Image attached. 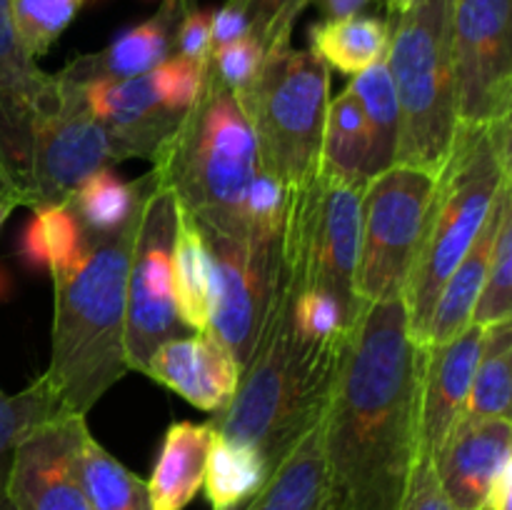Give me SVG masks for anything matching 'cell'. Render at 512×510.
<instances>
[{
  "label": "cell",
  "instance_id": "obj_38",
  "mask_svg": "<svg viewBox=\"0 0 512 510\" xmlns=\"http://www.w3.org/2000/svg\"><path fill=\"white\" fill-rule=\"evenodd\" d=\"M398 510H458L453 500L445 495L430 458L418 455L413 470H410L408 483H405Z\"/></svg>",
  "mask_w": 512,
  "mask_h": 510
},
{
  "label": "cell",
  "instance_id": "obj_7",
  "mask_svg": "<svg viewBox=\"0 0 512 510\" xmlns=\"http://www.w3.org/2000/svg\"><path fill=\"white\" fill-rule=\"evenodd\" d=\"M438 175L400 165L373 175L360 198V243L353 275L358 303L403 298L428 223Z\"/></svg>",
  "mask_w": 512,
  "mask_h": 510
},
{
  "label": "cell",
  "instance_id": "obj_25",
  "mask_svg": "<svg viewBox=\"0 0 512 510\" xmlns=\"http://www.w3.org/2000/svg\"><path fill=\"white\" fill-rule=\"evenodd\" d=\"M153 185V173L143 175L135 183H125L113 173V168H100L73 190L68 203L78 215L85 238H95L113 233L133 220Z\"/></svg>",
  "mask_w": 512,
  "mask_h": 510
},
{
  "label": "cell",
  "instance_id": "obj_11",
  "mask_svg": "<svg viewBox=\"0 0 512 510\" xmlns=\"http://www.w3.org/2000/svg\"><path fill=\"white\" fill-rule=\"evenodd\" d=\"M198 230L210 268L208 330L230 350L243 370L263 323L280 243L275 248H258L238 230H223L208 223H198Z\"/></svg>",
  "mask_w": 512,
  "mask_h": 510
},
{
  "label": "cell",
  "instance_id": "obj_5",
  "mask_svg": "<svg viewBox=\"0 0 512 510\" xmlns=\"http://www.w3.org/2000/svg\"><path fill=\"white\" fill-rule=\"evenodd\" d=\"M455 0H410L390 25L385 65L400 110L398 163L438 175L458 128Z\"/></svg>",
  "mask_w": 512,
  "mask_h": 510
},
{
  "label": "cell",
  "instance_id": "obj_12",
  "mask_svg": "<svg viewBox=\"0 0 512 510\" xmlns=\"http://www.w3.org/2000/svg\"><path fill=\"white\" fill-rule=\"evenodd\" d=\"M512 0H455L453 70L458 123H495L512 108Z\"/></svg>",
  "mask_w": 512,
  "mask_h": 510
},
{
  "label": "cell",
  "instance_id": "obj_44",
  "mask_svg": "<svg viewBox=\"0 0 512 510\" xmlns=\"http://www.w3.org/2000/svg\"><path fill=\"white\" fill-rule=\"evenodd\" d=\"M0 510H15L13 503H10V500L5 498V495H0Z\"/></svg>",
  "mask_w": 512,
  "mask_h": 510
},
{
  "label": "cell",
  "instance_id": "obj_42",
  "mask_svg": "<svg viewBox=\"0 0 512 510\" xmlns=\"http://www.w3.org/2000/svg\"><path fill=\"white\" fill-rule=\"evenodd\" d=\"M18 205H20V200L15 198V193H10V190L0 183V228H3V223L8 220V215L13 213Z\"/></svg>",
  "mask_w": 512,
  "mask_h": 510
},
{
  "label": "cell",
  "instance_id": "obj_9",
  "mask_svg": "<svg viewBox=\"0 0 512 510\" xmlns=\"http://www.w3.org/2000/svg\"><path fill=\"white\" fill-rule=\"evenodd\" d=\"M208 65L173 55L135 78L78 83L90 113L108 130L118 160L158 155L203 88Z\"/></svg>",
  "mask_w": 512,
  "mask_h": 510
},
{
  "label": "cell",
  "instance_id": "obj_14",
  "mask_svg": "<svg viewBox=\"0 0 512 510\" xmlns=\"http://www.w3.org/2000/svg\"><path fill=\"white\" fill-rule=\"evenodd\" d=\"M10 3L13 0H0V183L25 198L30 120L48 75L38 70L20 45Z\"/></svg>",
  "mask_w": 512,
  "mask_h": 510
},
{
  "label": "cell",
  "instance_id": "obj_27",
  "mask_svg": "<svg viewBox=\"0 0 512 510\" xmlns=\"http://www.w3.org/2000/svg\"><path fill=\"white\" fill-rule=\"evenodd\" d=\"M368 133V180L398 163L400 110L385 58L358 73L350 83Z\"/></svg>",
  "mask_w": 512,
  "mask_h": 510
},
{
  "label": "cell",
  "instance_id": "obj_43",
  "mask_svg": "<svg viewBox=\"0 0 512 510\" xmlns=\"http://www.w3.org/2000/svg\"><path fill=\"white\" fill-rule=\"evenodd\" d=\"M383 3H385V8L390 10V15H393V18H395V15H398V13H403L405 5H408L410 0H383Z\"/></svg>",
  "mask_w": 512,
  "mask_h": 510
},
{
  "label": "cell",
  "instance_id": "obj_17",
  "mask_svg": "<svg viewBox=\"0 0 512 510\" xmlns=\"http://www.w3.org/2000/svg\"><path fill=\"white\" fill-rule=\"evenodd\" d=\"M143 375L158 380L195 408L218 413L238 388L240 365L210 330H203L158 345Z\"/></svg>",
  "mask_w": 512,
  "mask_h": 510
},
{
  "label": "cell",
  "instance_id": "obj_13",
  "mask_svg": "<svg viewBox=\"0 0 512 510\" xmlns=\"http://www.w3.org/2000/svg\"><path fill=\"white\" fill-rule=\"evenodd\" d=\"M85 415H58L20 440L5 498L15 510H90L75 475V445Z\"/></svg>",
  "mask_w": 512,
  "mask_h": 510
},
{
  "label": "cell",
  "instance_id": "obj_33",
  "mask_svg": "<svg viewBox=\"0 0 512 510\" xmlns=\"http://www.w3.org/2000/svg\"><path fill=\"white\" fill-rule=\"evenodd\" d=\"M285 208H288V188L275 175L258 168L240 198V233L258 248H275L283 235Z\"/></svg>",
  "mask_w": 512,
  "mask_h": 510
},
{
  "label": "cell",
  "instance_id": "obj_1",
  "mask_svg": "<svg viewBox=\"0 0 512 510\" xmlns=\"http://www.w3.org/2000/svg\"><path fill=\"white\" fill-rule=\"evenodd\" d=\"M423 363L403 298L360 303L323 408L325 510H398L418 460Z\"/></svg>",
  "mask_w": 512,
  "mask_h": 510
},
{
  "label": "cell",
  "instance_id": "obj_35",
  "mask_svg": "<svg viewBox=\"0 0 512 510\" xmlns=\"http://www.w3.org/2000/svg\"><path fill=\"white\" fill-rule=\"evenodd\" d=\"M512 320V200L500 215L488 275L473 310V323L480 328Z\"/></svg>",
  "mask_w": 512,
  "mask_h": 510
},
{
  "label": "cell",
  "instance_id": "obj_3",
  "mask_svg": "<svg viewBox=\"0 0 512 510\" xmlns=\"http://www.w3.org/2000/svg\"><path fill=\"white\" fill-rule=\"evenodd\" d=\"M510 155V118L455 128L435 180L423 243L403 288L410 338L420 348H428L430 320L445 280L478 238L503 185L510 183Z\"/></svg>",
  "mask_w": 512,
  "mask_h": 510
},
{
  "label": "cell",
  "instance_id": "obj_20",
  "mask_svg": "<svg viewBox=\"0 0 512 510\" xmlns=\"http://www.w3.org/2000/svg\"><path fill=\"white\" fill-rule=\"evenodd\" d=\"M512 200V183H505L503 190L495 198L493 208H490L488 220L480 228L478 238L468 248L450 278L445 280L443 290L435 303L433 320H430V340L428 345L448 343V340L458 338L470 323H473V310L478 305L480 290H483L485 275H488L490 255H493L495 233H498L500 215H503L505 205Z\"/></svg>",
  "mask_w": 512,
  "mask_h": 510
},
{
  "label": "cell",
  "instance_id": "obj_4",
  "mask_svg": "<svg viewBox=\"0 0 512 510\" xmlns=\"http://www.w3.org/2000/svg\"><path fill=\"white\" fill-rule=\"evenodd\" d=\"M258 168V143L243 103L205 70L198 98L153 158L155 180L198 223L240 233V198Z\"/></svg>",
  "mask_w": 512,
  "mask_h": 510
},
{
  "label": "cell",
  "instance_id": "obj_23",
  "mask_svg": "<svg viewBox=\"0 0 512 510\" xmlns=\"http://www.w3.org/2000/svg\"><path fill=\"white\" fill-rule=\"evenodd\" d=\"M175 310L183 325L193 333L208 330L210 315V268L203 235L193 215L175 203V240L170 253Z\"/></svg>",
  "mask_w": 512,
  "mask_h": 510
},
{
  "label": "cell",
  "instance_id": "obj_10",
  "mask_svg": "<svg viewBox=\"0 0 512 510\" xmlns=\"http://www.w3.org/2000/svg\"><path fill=\"white\" fill-rule=\"evenodd\" d=\"M175 240V198L155 180L140 205L138 230L125 280V353L128 368L143 373L165 340L193 333L175 310L170 253Z\"/></svg>",
  "mask_w": 512,
  "mask_h": 510
},
{
  "label": "cell",
  "instance_id": "obj_24",
  "mask_svg": "<svg viewBox=\"0 0 512 510\" xmlns=\"http://www.w3.org/2000/svg\"><path fill=\"white\" fill-rule=\"evenodd\" d=\"M75 475L90 510H153L148 483L113 458L90 435L88 425L80 430L75 445Z\"/></svg>",
  "mask_w": 512,
  "mask_h": 510
},
{
  "label": "cell",
  "instance_id": "obj_30",
  "mask_svg": "<svg viewBox=\"0 0 512 510\" xmlns=\"http://www.w3.org/2000/svg\"><path fill=\"white\" fill-rule=\"evenodd\" d=\"M512 320L483 328L480 358L460 420L510 418Z\"/></svg>",
  "mask_w": 512,
  "mask_h": 510
},
{
  "label": "cell",
  "instance_id": "obj_39",
  "mask_svg": "<svg viewBox=\"0 0 512 510\" xmlns=\"http://www.w3.org/2000/svg\"><path fill=\"white\" fill-rule=\"evenodd\" d=\"M213 13L210 10H185L173 35V48L178 58L208 65L213 53Z\"/></svg>",
  "mask_w": 512,
  "mask_h": 510
},
{
  "label": "cell",
  "instance_id": "obj_18",
  "mask_svg": "<svg viewBox=\"0 0 512 510\" xmlns=\"http://www.w3.org/2000/svg\"><path fill=\"white\" fill-rule=\"evenodd\" d=\"M363 185L320 175V203L313 228V278L328 290L350 320L360 303L353 295V275L360 243V198Z\"/></svg>",
  "mask_w": 512,
  "mask_h": 510
},
{
  "label": "cell",
  "instance_id": "obj_2",
  "mask_svg": "<svg viewBox=\"0 0 512 510\" xmlns=\"http://www.w3.org/2000/svg\"><path fill=\"white\" fill-rule=\"evenodd\" d=\"M140 210L123 228L85 238V248L55 270L53 338L45 370L60 410L85 415L128 373L125 280Z\"/></svg>",
  "mask_w": 512,
  "mask_h": 510
},
{
  "label": "cell",
  "instance_id": "obj_15",
  "mask_svg": "<svg viewBox=\"0 0 512 510\" xmlns=\"http://www.w3.org/2000/svg\"><path fill=\"white\" fill-rule=\"evenodd\" d=\"M430 460L455 508H483L498 475L512 463L510 418L458 420Z\"/></svg>",
  "mask_w": 512,
  "mask_h": 510
},
{
  "label": "cell",
  "instance_id": "obj_45",
  "mask_svg": "<svg viewBox=\"0 0 512 510\" xmlns=\"http://www.w3.org/2000/svg\"><path fill=\"white\" fill-rule=\"evenodd\" d=\"M478 510H493V508H490V505H488V503H485V505H483V508H478Z\"/></svg>",
  "mask_w": 512,
  "mask_h": 510
},
{
  "label": "cell",
  "instance_id": "obj_8",
  "mask_svg": "<svg viewBox=\"0 0 512 510\" xmlns=\"http://www.w3.org/2000/svg\"><path fill=\"white\" fill-rule=\"evenodd\" d=\"M113 163V140L88 110L78 83L48 75L30 120L28 208L65 203L88 175Z\"/></svg>",
  "mask_w": 512,
  "mask_h": 510
},
{
  "label": "cell",
  "instance_id": "obj_16",
  "mask_svg": "<svg viewBox=\"0 0 512 510\" xmlns=\"http://www.w3.org/2000/svg\"><path fill=\"white\" fill-rule=\"evenodd\" d=\"M483 328L470 323L458 338L425 348L420 380L418 455L433 458L460 420L480 358Z\"/></svg>",
  "mask_w": 512,
  "mask_h": 510
},
{
  "label": "cell",
  "instance_id": "obj_36",
  "mask_svg": "<svg viewBox=\"0 0 512 510\" xmlns=\"http://www.w3.org/2000/svg\"><path fill=\"white\" fill-rule=\"evenodd\" d=\"M248 13V35H253L265 55L290 45L293 25L310 0H235Z\"/></svg>",
  "mask_w": 512,
  "mask_h": 510
},
{
  "label": "cell",
  "instance_id": "obj_26",
  "mask_svg": "<svg viewBox=\"0 0 512 510\" xmlns=\"http://www.w3.org/2000/svg\"><path fill=\"white\" fill-rule=\"evenodd\" d=\"M390 40V23L373 15H345L320 20L310 28V50L328 68L343 75H358L385 58Z\"/></svg>",
  "mask_w": 512,
  "mask_h": 510
},
{
  "label": "cell",
  "instance_id": "obj_32",
  "mask_svg": "<svg viewBox=\"0 0 512 510\" xmlns=\"http://www.w3.org/2000/svg\"><path fill=\"white\" fill-rule=\"evenodd\" d=\"M58 415L70 413L60 410L45 375H40L35 383H30L28 388L15 395L0 390V495H5V485H8V475L20 440L33 428L58 418Z\"/></svg>",
  "mask_w": 512,
  "mask_h": 510
},
{
  "label": "cell",
  "instance_id": "obj_21",
  "mask_svg": "<svg viewBox=\"0 0 512 510\" xmlns=\"http://www.w3.org/2000/svg\"><path fill=\"white\" fill-rule=\"evenodd\" d=\"M328 480L323 455V413L270 470L263 488L240 510H325Z\"/></svg>",
  "mask_w": 512,
  "mask_h": 510
},
{
  "label": "cell",
  "instance_id": "obj_28",
  "mask_svg": "<svg viewBox=\"0 0 512 510\" xmlns=\"http://www.w3.org/2000/svg\"><path fill=\"white\" fill-rule=\"evenodd\" d=\"M318 175L363 188L368 183V133L350 85L328 103Z\"/></svg>",
  "mask_w": 512,
  "mask_h": 510
},
{
  "label": "cell",
  "instance_id": "obj_6",
  "mask_svg": "<svg viewBox=\"0 0 512 510\" xmlns=\"http://www.w3.org/2000/svg\"><path fill=\"white\" fill-rule=\"evenodd\" d=\"M238 98L253 125L260 170L288 190L313 180L330 103L328 65L313 50L288 45L265 55L258 78Z\"/></svg>",
  "mask_w": 512,
  "mask_h": 510
},
{
  "label": "cell",
  "instance_id": "obj_37",
  "mask_svg": "<svg viewBox=\"0 0 512 510\" xmlns=\"http://www.w3.org/2000/svg\"><path fill=\"white\" fill-rule=\"evenodd\" d=\"M263 60L265 50L260 48L258 40L253 35H243V38L233 40V43L215 48L210 53L208 70L220 83L228 85L233 93L240 95L258 78L260 68H263Z\"/></svg>",
  "mask_w": 512,
  "mask_h": 510
},
{
  "label": "cell",
  "instance_id": "obj_31",
  "mask_svg": "<svg viewBox=\"0 0 512 510\" xmlns=\"http://www.w3.org/2000/svg\"><path fill=\"white\" fill-rule=\"evenodd\" d=\"M85 248V235L70 203L35 205L20 235V258L33 270H55L73 263Z\"/></svg>",
  "mask_w": 512,
  "mask_h": 510
},
{
  "label": "cell",
  "instance_id": "obj_19",
  "mask_svg": "<svg viewBox=\"0 0 512 510\" xmlns=\"http://www.w3.org/2000/svg\"><path fill=\"white\" fill-rule=\"evenodd\" d=\"M180 0H168L155 18L123 30L105 50L68 63L58 75L73 83L98 78H135L150 73L170 58L173 35L178 28Z\"/></svg>",
  "mask_w": 512,
  "mask_h": 510
},
{
  "label": "cell",
  "instance_id": "obj_40",
  "mask_svg": "<svg viewBox=\"0 0 512 510\" xmlns=\"http://www.w3.org/2000/svg\"><path fill=\"white\" fill-rule=\"evenodd\" d=\"M210 35H213V50L248 35V13H245L243 5L228 0L218 13H213V30H210Z\"/></svg>",
  "mask_w": 512,
  "mask_h": 510
},
{
  "label": "cell",
  "instance_id": "obj_22",
  "mask_svg": "<svg viewBox=\"0 0 512 510\" xmlns=\"http://www.w3.org/2000/svg\"><path fill=\"white\" fill-rule=\"evenodd\" d=\"M210 423H173L163 435L158 460L150 473L148 495L153 510H185L200 493L208 463Z\"/></svg>",
  "mask_w": 512,
  "mask_h": 510
},
{
  "label": "cell",
  "instance_id": "obj_41",
  "mask_svg": "<svg viewBox=\"0 0 512 510\" xmlns=\"http://www.w3.org/2000/svg\"><path fill=\"white\" fill-rule=\"evenodd\" d=\"M323 13L325 20L333 18H345V15H355L370 3V0H315Z\"/></svg>",
  "mask_w": 512,
  "mask_h": 510
},
{
  "label": "cell",
  "instance_id": "obj_34",
  "mask_svg": "<svg viewBox=\"0 0 512 510\" xmlns=\"http://www.w3.org/2000/svg\"><path fill=\"white\" fill-rule=\"evenodd\" d=\"M85 0H13V28L30 60L43 58L73 23Z\"/></svg>",
  "mask_w": 512,
  "mask_h": 510
},
{
  "label": "cell",
  "instance_id": "obj_29",
  "mask_svg": "<svg viewBox=\"0 0 512 510\" xmlns=\"http://www.w3.org/2000/svg\"><path fill=\"white\" fill-rule=\"evenodd\" d=\"M268 480V465L258 450L233 443L213 430L205 463V498L213 510H240Z\"/></svg>",
  "mask_w": 512,
  "mask_h": 510
}]
</instances>
